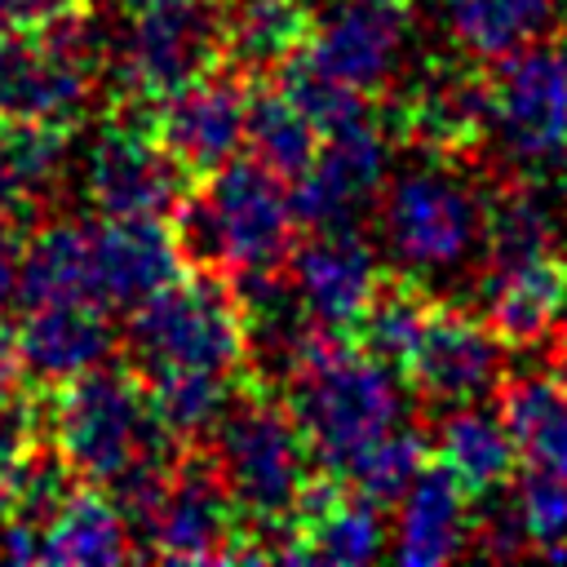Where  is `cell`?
<instances>
[{
  "label": "cell",
  "mask_w": 567,
  "mask_h": 567,
  "mask_svg": "<svg viewBox=\"0 0 567 567\" xmlns=\"http://www.w3.org/2000/svg\"><path fill=\"white\" fill-rule=\"evenodd\" d=\"M558 0H443L452 40L470 58H505L509 49L545 35Z\"/></svg>",
  "instance_id": "29"
},
{
  "label": "cell",
  "mask_w": 567,
  "mask_h": 567,
  "mask_svg": "<svg viewBox=\"0 0 567 567\" xmlns=\"http://www.w3.org/2000/svg\"><path fill=\"white\" fill-rule=\"evenodd\" d=\"M567 137V40H527L492 66V142L514 164L549 159Z\"/></svg>",
  "instance_id": "10"
},
{
  "label": "cell",
  "mask_w": 567,
  "mask_h": 567,
  "mask_svg": "<svg viewBox=\"0 0 567 567\" xmlns=\"http://www.w3.org/2000/svg\"><path fill=\"white\" fill-rule=\"evenodd\" d=\"M403 372L408 385L443 412L478 403L505 381V341L492 332L487 319L439 301Z\"/></svg>",
  "instance_id": "16"
},
{
  "label": "cell",
  "mask_w": 567,
  "mask_h": 567,
  "mask_svg": "<svg viewBox=\"0 0 567 567\" xmlns=\"http://www.w3.org/2000/svg\"><path fill=\"white\" fill-rule=\"evenodd\" d=\"M434 461H443L474 501L496 487H509V478L523 465L501 412L483 403H461L443 412L439 434H434Z\"/></svg>",
  "instance_id": "23"
},
{
  "label": "cell",
  "mask_w": 567,
  "mask_h": 567,
  "mask_svg": "<svg viewBox=\"0 0 567 567\" xmlns=\"http://www.w3.org/2000/svg\"><path fill=\"white\" fill-rule=\"evenodd\" d=\"M434 306H439V297L425 288V279H416V275L381 279L372 306L363 310V319L354 328V341L368 354H377L381 363L403 372L421 332H425V323H430V315H434Z\"/></svg>",
  "instance_id": "31"
},
{
  "label": "cell",
  "mask_w": 567,
  "mask_h": 567,
  "mask_svg": "<svg viewBox=\"0 0 567 567\" xmlns=\"http://www.w3.org/2000/svg\"><path fill=\"white\" fill-rule=\"evenodd\" d=\"M284 394L315 461L332 474H341L372 439L403 425L408 412L399 368L337 337L319 346V354L284 385Z\"/></svg>",
  "instance_id": "1"
},
{
  "label": "cell",
  "mask_w": 567,
  "mask_h": 567,
  "mask_svg": "<svg viewBox=\"0 0 567 567\" xmlns=\"http://www.w3.org/2000/svg\"><path fill=\"white\" fill-rule=\"evenodd\" d=\"M408 35V0H332L319 18H310V40L301 53L337 80L381 93L403 62Z\"/></svg>",
  "instance_id": "15"
},
{
  "label": "cell",
  "mask_w": 567,
  "mask_h": 567,
  "mask_svg": "<svg viewBox=\"0 0 567 567\" xmlns=\"http://www.w3.org/2000/svg\"><path fill=\"white\" fill-rule=\"evenodd\" d=\"M137 558V540L120 505L102 487H75L66 505L44 523V563L97 567Z\"/></svg>",
  "instance_id": "25"
},
{
  "label": "cell",
  "mask_w": 567,
  "mask_h": 567,
  "mask_svg": "<svg viewBox=\"0 0 567 567\" xmlns=\"http://www.w3.org/2000/svg\"><path fill=\"white\" fill-rule=\"evenodd\" d=\"M248 97H252L248 71H239L235 62H221L155 106V133L164 151L199 182L221 164L239 159Z\"/></svg>",
  "instance_id": "13"
},
{
  "label": "cell",
  "mask_w": 567,
  "mask_h": 567,
  "mask_svg": "<svg viewBox=\"0 0 567 567\" xmlns=\"http://www.w3.org/2000/svg\"><path fill=\"white\" fill-rule=\"evenodd\" d=\"M111 27L89 9H71L44 27L0 31V115L75 128L102 80Z\"/></svg>",
  "instance_id": "3"
},
{
  "label": "cell",
  "mask_w": 567,
  "mask_h": 567,
  "mask_svg": "<svg viewBox=\"0 0 567 567\" xmlns=\"http://www.w3.org/2000/svg\"><path fill=\"white\" fill-rule=\"evenodd\" d=\"M199 190L213 208L226 270H275L288 266L297 248V217L292 199L284 190V177H275L266 164L230 159L217 173L199 177Z\"/></svg>",
  "instance_id": "12"
},
{
  "label": "cell",
  "mask_w": 567,
  "mask_h": 567,
  "mask_svg": "<svg viewBox=\"0 0 567 567\" xmlns=\"http://www.w3.org/2000/svg\"><path fill=\"white\" fill-rule=\"evenodd\" d=\"M53 447L80 483L106 487L137 456L173 452V434L159 425L146 381L133 368L97 363L53 390L44 403Z\"/></svg>",
  "instance_id": "2"
},
{
  "label": "cell",
  "mask_w": 567,
  "mask_h": 567,
  "mask_svg": "<svg viewBox=\"0 0 567 567\" xmlns=\"http://www.w3.org/2000/svg\"><path fill=\"white\" fill-rule=\"evenodd\" d=\"M381 239L394 266L434 275L461 266L483 244L487 195L465 177V159L425 155L381 190Z\"/></svg>",
  "instance_id": "6"
},
{
  "label": "cell",
  "mask_w": 567,
  "mask_h": 567,
  "mask_svg": "<svg viewBox=\"0 0 567 567\" xmlns=\"http://www.w3.org/2000/svg\"><path fill=\"white\" fill-rule=\"evenodd\" d=\"M66 133L58 124L0 115V213L31 221L62 186Z\"/></svg>",
  "instance_id": "22"
},
{
  "label": "cell",
  "mask_w": 567,
  "mask_h": 567,
  "mask_svg": "<svg viewBox=\"0 0 567 567\" xmlns=\"http://www.w3.org/2000/svg\"><path fill=\"white\" fill-rule=\"evenodd\" d=\"M124 350L128 368L142 381L177 368L244 372L248 337L230 279L213 270H190L186 279L164 284L155 297L128 310Z\"/></svg>",
  "instance_id": "4"
},
{
  "label": "cell",
  "mask_w": 567,
  "mask_h": 567,
  "mask_svg": "<svg viewBox=\"0 0 567 567\" xmlns=\"http://www.w3.org/2000/svg\"><path fill=\"white\" fill-rule=\"evenodd\" d=\"M106 4H115V9H124V13H142V9H151V4H159V0H106Z\"/></svg>",
  "instance_id": "41"
},
{
  "label": "cell",
  "mask_w": 567,
  "mask_h": 567,
  "mask_svg": "<svg viewBox=\"0 0 567 567\" xmlns=\"http://www.w3.org/2000/svg\"><path fill=\"white\" fill-rule=\"evenodd\" d=\"M518 509L540 558H567V474L527 465L518 478Z\"/></svg>",
  "instance_id": "35"
},
{
  "label": "cell",
  "mask_w": 567,
  "mask_h": 567,
  "mask_svg": "<svg viewBox=\"0 0 567 567\" xmlns=\"http://www.w3.org/2000/svg\"><path fill=\"white\" fill-rule=\"evenodd\" d=\"M182 252L159 217H106L93 226V284L106 310H133L173 284Z\"/></svg>",
  "instance_id": "19"
},
{
  "label": "cell",
  "mask_w": 567,
  "mask_h": 567,
  "mask_svg": "<svg viewBox=\"0 0 567 567\" xmlns=\"http://www.w3.org/2000/svg\"><path fill=\"white\" fill-rule=\"evenodd\" d=\"M244 146L257 164H266L275 177L288 186L310 168L319 151V128L288 102V93L275 89H252L248 97V124H244Z\"/></svg>",
  "instance_id": "32"
},
{
  "label": "cell",
  "mask_w": 567,
  "mask_h": 567,
  "mask_svg": "<svg viewBox=\"0 0 567 567\" xmlns=\"http://www.w3.org/2000/svg\"><path fill=\"white\" fill-rule=\"evenodd\" d=\"M44 403L22 381H0V474H13L40 447Z\"/></svg>",
  "instance_id": "36"
},
{
  "label": "cell",
  "mask_w": 567,
  "mask_h": 567,
  "mask_svg": "<svg viewBox=\"0 0 567 567\" xmlns=\"http://www.w3.org/2000/svg\"><path fill=\"white\" fill-rule=\"evenodd\" d=\"M496 412L523 465L567 474V385L554 372H523L501 381Z\"/></svg>",
  "instance_id": "26"
},
{
  "label": "cell",
  "mask_w": 567,
  "mask_h": 567,
  "mask_svg": "<svg viewBox=\"0 0 567 567\" xmlns=\"http://www.w3.org/2000/svg\"><path fill=\"white\" fill-rule=\"evenodd\" d=\"M226 62L221 4L213 0H159L133 13L128 31L106 40L102 80L120 102L159 106L177 89L195 84Z\"/></svg>",
  "instance_id": "7"
},
{
  "label": "cell",
  "mask_w": 567,
  "mask_h": 567,
  "mask_svg": "<svg viewBox=\"0 0 567 567\" xmlns=\"http://www.w3.org/2000/svg\"><path fill=\"white\" fill-rule=\"evenodd\" d=\"M213 456L235 496L244 523L279 527L292 518L301 487L310 483V443L275 390H244L213 430Z\"/></svg>",
  "instance_id": "5"
},
{
  "label": "cell",
  "mask_w": 567,
  "mask_h": 567,
  "mask_svg": "<svg viewBox=\"0 0 567 567\" xmlns=\"http://www.w3.org/2000/svg\"><path fill=\"white\" fill-rule=\"evenodd\" d=\"M239 527L235 496L213 452H186L173 461L164 501L142 536V558L159 563H217L221 545Z\"/></svg>",
  "instance_id": "14"
},
{
  "label": "cell",
  "mask_w": 567,
  "mask_h": 567,
  "mask_svg": "<svg viewBox=\"0 0 567 567\" xmlns=\"http://www.w3.org/2000/svg\"><path fill=\"white\" fill-rule=\"evenodd\" d=\"M275 75H279L275 84L288 93V102L319 128V137H328V133H346V128H354V124L377 120V115H372V102H368L363 89H354V84L328 75V71L315 66L306 53H292Z\"/></svg>",
  "instance_id": "33"
},
{
  "label": "cell",
  "mask_w": 567,
  "mask_h": 567,
  "mask_svg": "<svg viewBox=\"0 0 567 567\" xmlns=\"http://www.w3.org/2000/svg\"><path fill=\"white\" fill-rule=\"evenodd\" d=\"M567 315V257L540 252L483 279V319L509 350H536Z\"/></svg>",
  "instance_id": "20"
},
{
  "label": "cell",
  "mask_w": 567,
  "mask_h": 567,
  "mask_svg": "<svg viewBox=\"0 0 567 567\" xmlns=\"http://www.w3.org/2000/svg\"><path fill=\"white\" fill-rule=\"evenodd\" d=\"M554 377H558V381L567 385V337L558 341V359H554Z\"/></svg>",
  "instance_id": "42"
},
{
  "label": "cell",
  "mask_w": 567,
  "mask_h": 567,
  "mask_svg": "<svg viewBox=\"0 0 567 567\" xmlns=\"http://www.w3.org/2000/svg\"><path fill=\"white\" fill-rule=\"evenodd\" d=\"M381 124L421 155L470 159L492 137V75L474 62H425L390 89Z\"/></svg>",
  "instance_id": "9"
},
{
  "label": "cell",
  "mask_w": 567,
  "mask_h": 567,
  "mask_svg": "<svg viewBox=\"0 0 567 567\" xmlns=\"http://www.w3.org/2000/svg\"><path fill=\"white\" fill-rule=\"evenodd\" d=\"M554 239H558V217H554V204L536 186L514 182V186H501L487 195V213H483L487 270L540 257L554 248Z\"/></svg>",
  "instance_id": "30"
},
{
  "label": "cell",
  "mask_w": 567,
  "mask_h": 567,
  "mask_svg": "<svg viewBox=\"0 0 567 567\" xmlns=\"http://www.w3.org/2000/svg\"><path fill=\"white\" fill-rule=\"evenodd\" d=\"M235 377L239 372L177 368V372L146 377V394H151V408H155L159 425L177 443H199V439H213V430L221 425V416L244 394Z\"/></svg>",
  "instance_id": "28"
},
{
  "label": "cell",
  "mask_w": 567,
  "mask_h": 567,
  "mask_svg": "<svg viewBox=\"0 0 567 567\" xmlns=\"http://www.w3.org/2000/svg\"><path fill=\"white\" fill-rule=\"evenodd\" d=\"M288 279L319 332L354 341V328L385 275L377 248L359 230H315V239L288 257Z\"/></svg>",
  "instance_id": "17"
},
{
  "label": "cell",
  "mask_w": 567,
  "mask_h": 567,
  "mask_svg": "<svg viewBox=\"0 0 567 567\" xmlns=\"http://www.w3.org/2000/svg\"><path fill=\"white\" fill-rule=\"evenodd\" d=\"M13 346L22 359V372L40 385H62L115 350V328L106 319V306L97 301H53V306H27L22 323L13 328Z\"/></svg>",
  "instance_id": "18"
},
{
  "label": "cell",
  "mask_w": 567,
  "mask_h": 567,
  "mask_svg": "<svg viewBox=\"0 0 567 567\" xmlns=\"http://www.w3.org/2000/svg\"><path fill=\"white\" fill-rule=\"evenodd\" d=\"M84 199L102 217H164L195 182L159 142L155 106L120 102L84 151Z\"/></svg>",
  "instance_id": "8"
},
{
  "label": "cell",
  "mask_w": 567,
  "mask_h": 567,
  "mask_svg": "<svg viewBox=\"0 0 567 567\" xmlns=\"http://www.w3.org/2000/svg\"><path fill=\"white\" fill-rule=\"evenodd\" d=\"M474 545L478 554L487 558H518L532 549V536H527V523H523V509H518V496L509 501L505 487L478 496V514H474Z\"/></svg>",
  "instance_id": "37"
},
{
  "label": "cell",
  "mask_w": 567,
  "mask_h": 567,
  "mask_svg": "<svg viewBox=\"0 0 567 567\" xmlns=\"http://www.w3.org/2000/svg\"><path fill=\"white\" fill-rule=\"evenodd\" d=\"M430 465V447H425V439L412 430V425H394V430H385L381 439H372L346 470H341V478L350 483V492H359V496H368V501H377L381 509L385 505H394L412 483H416V474Z\"/></svg>",
  "instance_id": "34"
},
{
  "label": "cell",
  "mask_w": 567,
  "mask_h": 567,
  "mask_svg": "<svg viewBox=\"0 0 567 567\" xmlns=\"http://www.w3.org/2000/svg\"><path fill=\"white\" fill-rule=\"evenodd\" d=\"M22 244H27V221L0 213V315L9 301H18V266H22Z\"/></svg>",
  "instance_id": "38"
},
{
  "label": "cell",
  "mask_w": 567,
  "mask_h": 567,
  "mask_svg": "<svg viewBox=\"0 0 567 567\" xmlns=\"http://www.w3.org/2000/svg\"><path fill=\"white\" fill-rule=\"evenodd\" d=\"M310 40L306 0H226L221 4V44L226 62L239 71H279Z\"/></svg>",
  "instance_id": "27"
},
{
  "label": "cell",
  "mask_w": 567,
  "mask_h": 567,
  "mask_svg": "<svg viewBox=\"0 0 567 567\" xmlns=\"http://www.w3.org/2000/svg\"><path fill=\"white\" fill-rule=\"evenodd\" d=\"M89 0H0V27H44Z\"/></svg>",
  "instance_id": "39"
},
{
  "label": "cell",
  "mask_w": 567,
  "mask_h": 567,
  "mask_svg": "<svg viewBox=\"0 0 567 567\" xmlns=\"http://www.w3.org/2000/svg\"><path fill=\"white\" fill-rule=\"evenodd\" d=\"M474 496L456 483V474L443 461H430L416 483L399 496V523H394V558L408 567H430L461 558L474 540Z\"/></svg>",
  "instance_id": "21"
},
{
  "label": "cell",
  "mask_w": 567,
  "mask_h": 567,
  "mask_svg": "<svg viewBox=\"0 0 567 567\" xmlns=\"http://www.w3.org/2000/svg\"><path fill=\"white\" fill-rule=\"evenodd\" d=\"M549 164H554V190H558V199L567 204V137H563V146L549 155Z\"/></svg>",
  "instance_id": "40"
},
{
  "label": "cell",
  "mask_w": 567,
  "mask_h": 567,
  "mask_svg": "<svg viewBox=\"0 0 567 567\" xmlns=\"http://www.w3.org/2000/svg\"><path fill=\"white\" fill-rule=\"evenodd\" d=\"M390 173V133L377 120L346 133H328L310 168L292 182V217L301 230H359V221L381 204Z\"/></svg>",
  "instance_id": "11"
},
{
  "label": "cell",
  "mask_w": 567,
  "mask_h": 567,
  "mask_svg": "<svg viewBox=\"0 0 567 567\" xmlns=\"http://www.w3.org/2000/svg\"><path fill=\"white\" fill-rule=\"evenodd\" d=\"M18 301L22 306L97 301V284H93V226L66 221V217L49 221V226H35L27 235V244H22Z\"/></svg>",
  "instance_id": "24"
}]
</instances>
